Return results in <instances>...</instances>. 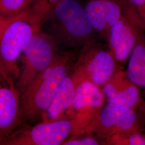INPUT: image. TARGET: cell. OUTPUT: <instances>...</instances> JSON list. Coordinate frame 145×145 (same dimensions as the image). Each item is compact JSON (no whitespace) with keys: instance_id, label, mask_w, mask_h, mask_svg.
I'll use <instances>...</instances> for the list:
<instances>
[{"instance_id":"1","label":"cell","mask_w":145,"mask_h":145,"mask_svg":"<svg viewBox=\"0 0 145 145\" xmlns=\"http://www.w3.org/2000/svg\"><path fill=\"white\" fill-rule=\"evenodd\" d=\"M61 47L77 49L97 40L98 33L89 19L82 0H63L39 25Z\"/></svg>"},{"instance_id":"2","label":"cell","mask_w":145,"mask_h":145,"mask_svg":"<svg viewBox=\"0 0 145 145\" xmlns=\"http://www.w3.org/2000/svg\"><path fill=\"white\" fill-rule=\"evenodd\" d=\"M71 50L57 53L51 63L22 93L20 106L22 118L33 120L45 114L63 78L67 75Z\"/></svg>"},{"instance_id":"3","label":"cell","mask_w":145,"mask_h":145,"mask_svg":"<svg viewBox=\"0 0 145 145\" xmlns=\"http://www.w3.org/2000/svg\"><path fill=\"white\" fill-rule=\"evenodd\" d=\"M94 114H79L73 118L44 122L15 132L8 137L5 145H59L72 135L88 132Z\"/></svg>"},{"instance_id":"4","label":"cell","mask_w":145,"mask_h":145,"mask_svg":"<svg viewBox=\"0 0 145 145\" xmlns=\"http://www.w3.org/2000/svg\"><path fill=\"white\" fill-rule=\"evenodd\" d=\"M60 48L52 37L40 29L35 31L22 53L23 69L18 82L21 93L51 63Z\"/></svg>"},{"instance_id":"5","label":"cell","mask_w":145,"mask_h":145,"mask_svg":"<svg viewBox=\"0 0 145 145\" xmlns=\"http://www.w3.org/2000/svg\"><path fill=\"white\" fill-rule=\"evenodd\" d=\"M145 26L137 11L129 3L119 20L109 29L106 40L115 60L124 62L129 59Z\"/></svg>"},{"instance_id":"6","label":"cell","mask_w":145,"mask_h":145,"mask_svg":"<svg viewBox=\"0 0 145 145\" xmlns=\"http://www.w3.org/2000/svg\"><path fill=\"white\" fill-rule=\"evenodd\" d=\"M80 53L73 73L78 82L86 80L103 87L117 71L114 56L97 40L82 47Z\"/></svg>"},{"instance_id":"7","label":"cell","mask_w":145,"mask_h":145,"mask_svg":"<svg viewBox=\"0 0 145 145\" xmlns=\"http://www.w3.org/2000/svg\"><path fill=\"white\" fill-rule=\"evenodd\" d=\"M38 30L27 20L20 16L9 21H0L1 69L3 72L16 71L15 62L26 43Z\"/></svg>"},{"instance_id":"8","label":"cell","mask_w":145,"mask_h":145,"mask_svg":"<svg viewBox=\"0 0 145 145\" xmlns=\"http://www.w3.org/2000/svg\"><path fill=\"white\" fill-rule=\"evenodd\" d=\"M138 129L142 130L137 111L127 107L106 105L96 112L88 131L105 140L114 135Z\"/></svg>"},{"instance_id":"9","label":"cell","mask_w":145,"mask_h":145,"mask_svg":"<svg viewBox=\"0 0 145 145\" xmlns=\"http://www.w3.org/2000/svg\"><path fill=\"white\" fill-rule=\"evenodd\" d=\"M127 0H86L84 6L89 19L99 36L106 40L110 28L123 14Z\"/></svg>"},{"instance_id":"10","label":"cell","mask_w":145,"mask_h":145,"mask_svg":"<svg viewBox=\"0 0 145 145\" xmlns=\"http://www.w3.org/2000/svg\"><path fill=\"white\" fill-rule=\"evenodd\" d=\"M102 90L109 106L139 110L141 101L139 89L130 80L126 71L118 69Z\"/></svg>"},{"instance_id":"11","label":"cell","mask_w":145,"mask_h":145,"mask_svg":"<svg viewBox=\"0 0 145 145\" xmlns=\"http://www.w3.org/2000/svg\"><path fill=\"white\" fill-rule=\"evenodd\" d=\"M105 97L103 90L96 84L86 80L78 82L72 105L68 111L72 118L81 114H95L103 106Z\"/></svg>"},{"instance_id":"12","label":"cell","mask_w":145,"mask_h":145,"mask_svg":"<svg viewBox=\"0 0 145 145\" xmlns=\"http://www.w3.org/2000/svg\"><path fill=\"white\" fill-rule=\"evenodd\" d=\"M20 99L13 88L1 87L0 89V131L7 138L22 118Z\"/></svg>"},{"instance_id":"13","label":"cell","mask_w":145,"mask_h":145,"mask_svg":"<svg viewBox=\"0 0 145 145\" xmlns=\"http://www.w3.org/2000/svg\"><path fill=\"white\" fill-rule=\"evenodd\" d=\"M126 73L130 80L144 91L138 112V121L142 129L145 125V34L140 38L129 60Z\"/></svg>"},{"instance_id":"14","label":"cell","mask_w":145,"mask_h":145,"mask_svg":"<svg viewBox=\"0 0 145 145\" xmlns=\"http://www.w3.org/2000/svg\"><path fill=\"white\" fill-rule=\"evenodd\" d=\"M78 82L76 78L72 75H67L63 78L57 93L44 115L46 121H53L61 119L62 114L67 110H70L76 87Z\"/></svg>"},{"instance_id":"15","label":"cell","mask_w":145,"mask_h":145,"mask_svg":"<svg viewBox=\"0 0 145 145\" xmlns=\"http://www.w3.org/2000/svg\"><path fill=\"white\" fill-rule=\"evenodd\" d=\"M38 0H0V21L27 16Z\"/></svg>"},{"instance_id":"16","label":"cell","mask_w":145,"mask_h":145,"mask_svg":"<svg viewBox=\"0 0 145 145\" xmlns=\"http://www.w3.org/2000/svg\"><path fill=\"white\" fill-rule=\"evenodd\" d=\"M63 0H38L30 11L27 20L37 29L52 9Z\"/></svg>"},{"instance_id":"17","label":"cell","mask_w":145,"mask_h":145,"mask_svg":"<svg viewBox=\"0 0 145 145\" xmlns=\"http://www.w3.org/2000/svg\"><path fill=\"white\" fill-rule=\"evenodd\" d=\"M105 144L114 145H145V134L141 129L114 135L105 139Z\"/></svg>"},{"instance_id":"18","label":"cell","mask_w":145,"mask_h":145,"mask_svg":"<svg viewBox=\"0 0 145 145\" xmlns=\"http://www.w3.org/2000/svg\"><path fill=\"white\" fill-rule=\"evenodd\" d=\"M99 142L93 137H86L81 138H72L66 141L63 145H97Z\"/></svg>"},{"instance_id":"19","label":"cell","mask_w":145,"mask_h":145,"mask_svg":"<svg viewBox=\"0 0 145 145\" xmlns=\"http://www.w3.org/2000/svg\"><path fill=\"white\" fill-rule=\"evenodd\" d=\"M137 11L145 26V0H127Z\"/></svg>"}]
</instances>
